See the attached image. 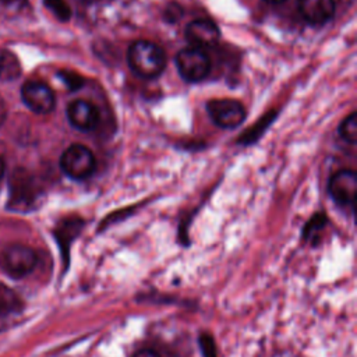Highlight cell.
Returning a JSON list of instances; mask_svg holds the SVG:
<instances>
[{"mask_svg":"<svg viewBox=\"0 0 357 357\" xmlns=\"http://www.w3.org/2000/svg\"><path fill=\"white\" fill-rule=\"evenodd\" d=\"M127 63L131 71L139 78L153 79L163 73L166 67V54L156 43L139 39L128 47Z\"/></svg>","mask_w":357,"mask_h":357,"instance_id":"cell-1","label":"cell"},{"mask_svg":"<svg viewBox=\"0 0 357 357\" xmlns=\"http://www.w3.org/2000/svg\"><path fill=\"white\" fill-rule=\"evenodd\" d=\"M176 68L180 77L190 84L201 82L211 73V57L206 50L198 47H184L174 59Z\"/></svg>","mask_w":357,"mask_h":357,"instance_id":"cell-2","label":"cell"},{"mask_svg":"<svg viewBox=\"0 0 357 357\" xmlns=\"http://www.w3.org/2000/svg\"><path fill=\"white\" fill-rule=\"evenodd\" d=\"M60 167L70 178L85 180L95 172L96 160L89 148L81 144H73L61 153Z\"/></svg>","mask_w":357,"mask_h":357,"instance_id":"cell-3","label":"cell"},{"mask_svg":"<svg viewBox=\"0 0 357 357\" xmlns=\"http://www.w3.org/2000/svg\"><path fill=\"white\" fill-rule=\"evenodd\" d=\"M206 113L215 126L225 130H231L238 127L245 117L244 106L238 100L229 99V98L208 100Z\"/></svg>","mask_w":357,"mask_h":357,"instance_id":"cell-4","label":"cell"},{"mask_svg":"<svg viewBox=\"0 0 357 357\" xmlns=\"http://www.w3.org/2000/svg\"><path fill=\"white\" fill-rule=\"evenodd\" d=\"M36 262V252L31 247L22 244L8 245L1 255L3 268L13 278H22L28 275L29 272L33 271Z\"/></svg>","mask_w":357,"mask_h":357,"instance_id":"cell-5","label":"cell"},{"mask_svg":"<svg viewBox=\"0 0 357 357\" xmlns=\"http://www.w3.org/2000/svg\"><path fill=\"white\" fill-rule=\"evenodd\" d=\"M357 191V174L351 169H342L332 174L328 183L331 198L343 208H353Z\"/></svg>","mask_w":357,"mask_h":357,"instance_id":"cell-6","label":"cell"},{"mask_svg":"<svg viewBox=\"0 0 357 357\" xmlns=\"http://www.w3.org/2000/svg\"><path fill=\"white\" fill-rule=\"evenodd\" d=\"M21 98L26 107L38 114L50 113L56 105L52 88L40 81H26L21 88Z\"/></svg>","mask_w":357,"mask_h":357,"instance_id":"cell-7","label":"cell"},{"mask_svg":"<svg viewBox=\"0 0 357 357\" xmlns=\"http://www.w3.org/2000/svg\"><path fill=\"white\" fill-rule=\"evenodd\" d=\"M185 39L192 47L208 49L215 46L220 39V31L211 20H194L185 26Z\"/></svg>","mask_w":357,"mask_h":357,"instance_id":"cell-8","label":"cell"},{"mask_svg":"<svg viewBox=\"0 0 357 357\" xmlns=\"http://www.w3.org/2000/svg\"><path fill=\"white\" fill-rule=\"evenodd\" d=\"M67 119L70 124L79 131H92L100 121L98 107L84 99H75L67 106Z\"/></svg>","mask_w":357,"mask_h":357,"instance_id":"cell-9","label":"cell"},{"mask_svg":"<svg viewBox=\"0 0 357 357\" xmlns=\"http://www.w3.org/2000/svg\"><path fill=\"white\" fill-rule=\"evenodd\" d=\"M297 10L305 22L324 25L332 20L336 4L333 0H298Z\"/></svg>","mask_w":357,"mask_h":357,"instance_id":"cell-10","label":"cell"},{"mask_svg":"<svg viewBox=\"0 0 357 357\" xmlns=\"http://www.w3.org/2000/svg\"><path fill=\"white\" fill-rule=\"evenodd\" d=\"M10 188H11V198L15 199L17 202H20L21 199L29 198L31 188H32L29 174L26 172L15 169L10 178Z\"/></svg>","mask_w":357,"mask_h":357,"instance_id":"cell-11","label":"cell"},{"mask_svg":"<svg viewBox=\"0 0 357 357\" xmlns=\"http://www.w3.org/2000/svg\"><path fill=\"white\" fill-rule=\"evenodd\" d=\"M21 74V66L18 59L8 50L0 53V79L14 81Z\"/></svg>","mask_w":357,"mask_h":357,"instance_id":"cell-12","label":"cell"},{"mask_svg":"<svg viewBox=\"0 0 357 357\" xmlns=\"http://www.w3.org/2000/svg\"><path fill=\"white\" fill-rule=\"evenodd\" d=\"M337 132L340 138L349 144H356L357 141V114L353 112L340 123Z\"/></svg>","mask_w":357,"mask_h":357,"instance_id":"cell-13","label":"cell"},{"mask_svg":"<svg viewBox=\"0 0 357 357\" xmlns=\"http://www.w3.org/2000/svg\"><path fill=\"white\" fill-rule=\"evenodd\" d=\"M43 4L59 21L70 20L71 8L66 0H43Z\"/></svg>","mask_w":357,"mask_h":357,"instance_id":"cell-14","label":"cell"},{"mask_svg":"<svg viewBox=\"0 0 357 357\" xmlns=\"http://www.w3.org/2000/svg\"><path fill=\"white\" fill-rule=\"evenodd\" d=\"M57 75L70 91H77L84 85L82 77L74 71H59Z\"/></svg>","mask_w":357,"mask_h":357,"instance_id":"cell-15","label":"cell"},{"mask_svg":"<svg viewBox=\"0 0 357 357\" xmlns=\"http://www.w3.org/2000/svg\"><path fill=\"white\" fill-rule=\"evenodd\" d=\"M199 344H201V349H202V353L205 357H216L213 340L209 336H201Z\"/></svg>","mask_w":357,"mask_h":357,"instance_id":"cell-16","label":"cell"},{"mask_svg":"<svg viewBox=\"0 0 357 357\" xmlns=\"http://www.w3.org/2000/svg\"><path fill=\"white\" fill-rule=\"evenodd\" d=\"M132 357H160L155 350H151V349H142V350H138L137 353L132 354Z\"/></svg>","mask_w":357,"mask_h":357,"instance_id":"cell-17","label":"cell"},{"mask_svg":"<svg viewBox=\"0 0 357 357\" xmlns=\"http://www.w3.org/2000/svg\"><path fill=\"white\" fill-rule=\"evenodd\" d=\"M7 119V109H6V103L4 100L0 98V127L3 126V123Z\"/></svg>","mask_w":357,"mask_h":357,"instance_id":"cell-18","label":"cell"},{"mask_svg":"<svg viewBox=\"0 0 357 357\" xmlns=\"http://www.w3.org/2000/svg\"><path fill=\"white\" fill-rule=\"evenodd\" d=\"M4 172H6V165H4L3 158H0V178L4 176Z\"/></svg>","mask_w":357,"mask_h":357,"instance_id":"cell-19","label":"cell"},{"mask_svg":"<svg viewBox=\"0 0 357 357\" xmlns=\"http://www.w3.org/2000/svg\"><path fill=\"white\" fill-rule=\"evenodd\" d=\"M265 1L272 3V4H280V3H283V1H286V0H265Z\"/></svg>","mask_w":357,"mask_h":357,"instance_id":"cell-20","label":"cell"},{"mask_svg":"<svg viewBox=\"0 0 357 357\" xmlns=\"http://www.w3.org/2000/svg\"><path fill=\"white\" fill-rule=\"evenodd\" d=\"M1 3H6V4H8V3H14V1H17V0H0Z\"/></svg>","mask_w":357,"mask_h":357,"instance_id":"cell-21","label":"cell"},{"mask_svg":"<svg viewBox=\"0 0 357 357\" xmlns=\"http://www.w3.org/2000/svg\"><path fill=\"white\" fill-rule=\"evenodd\" d=\"M82 1H88V0H82Z\"/></svg>","mask_w":357,"mask_h":357,"instance_id":"cell-22","label":"cell"}]
</instances>
